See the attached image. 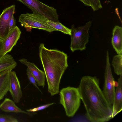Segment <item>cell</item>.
<instances>
[{"label": "cell", "mask_w": 122, "mask_h": 122, "mask_svg": "<svg viewBox=\"0 0 122 122\" xmlns=\"http://www.w3.org/2000/svg\"><path fill=\"white\" fill-rule=\"evenodd\" d=\"M47 23L57 31H60L65 34L71 35V29L65 26L59 22H55L48 20L47 21Z\"/></svg>", "instance_id": "ac0fdd59"}, {"label": "cell", "mask_w": 122, "mask_h": 122, "mask_svg": "<svg viewBox=\"0 0 122 122\" xmlns=\"http://www.w3.org/2000/svg\"><path fill=\"white\" fill-rule=\"evenodd\" d=\"M26 71V74L30 83L32 84L40 92H41V91L38 87L35 78L28 68L27 69Z\"/></svg>", "instance_id": "ffe728a7"}, {"label": "cell", "mask_w": 122, "mask_h": 122, "mask_svg": "<svg viewBox=\"0 0 122 122\" xmlns=\"http://www.w3.org/2000/svg\"><path fill=\"white\" fill-rule=\"evenodd\" d=\"M21 32L17 26L11 30L3 40L2 50L3 55L7 54L16 45L19 39Z\"/></svg>", "instance_id": "9c48e42d"}, {"label": "cell", "mask_w": 122, "mask_h": 122, "mask_svg": "<svg viewBox=\"0 0 122 122\" xmlns=\"http://www.w3.org/2000/svg\"><path fill=\"white\" fill-rule=\"evenodd\" d=\"M106 61L104 83L103 92L108 103L112 105L115 92V82L111 71L108 51L107 52Z\"/></svg>", "instance_id": "52a82bcc"}, {"label": "cell", "mask_w": 122, "mask_h": 122, "mask_svg": "<svg viewBox=\"0 0 122 122\" xmlns=\"http://www.w3.org/2000/svg\"><path fill=\"white\" fill-rule=\"evenodd\" d=\"M15 102L8 98H5L0 104V109L2 111L6 112L21 113L32 115L34 113L26 112L21 110L17 106Z\"/></svg>", "instance_id": "9a60e30c"}, {"label": "cell", "mask_w": 122, "mask_h": 122, "mask_svg": "<svg viewBox=\"0 0 122 122\" xmlns=\"http://www.w3.org/2000/svg\"><path fill=\"white\" fill-rule=\"evenodd\" d=\"M3 40L0 39V58L3 55L2 50Z\"/></svg>", "instance_id": "cb8c5ba5"}, {"label": "cell", "mask_w": 122, "mask_h": 122, "mask_svg": "<svg viewBox=\"0 0 122 122\" xmlns=\"http://www.w3.org/2000/svg\"><path fill=\"white\" fill-rule=\"evenodd\" d=\"M83 2L86 6H91V5L89 0H79Z\"/></svg>", "instance_id": "d4e9b609"}, {"label": "cell", "mask_w": 122, "mask_h": 122, "mask_svg": "<svg viewBox=\"0 0 122 122\" xmlns=\"http://www.w3.org/2000/svg\"><path fill=\"white\" fill-rule=\"evenodd\" d=\"M112 43L118 55L122 54V28L116 25L113 30Z\"/></svg>", "instance_id": "4fadbf2b"}, {"label": "cell", "mask_w": 122, "mask_h": 122, "mask_svg": "<svg viewBox=\"0 0 122 122\" xmlns=\"http://www.w3.org/2000/svg\"><path fill=\"white\" fill-rule=\"evenodd\" d=\"M122 54L114 56L113 58L112 64L114 71L117 75L122 76Z\"/></svg>", "instance_id": "e0dca14e"}, {"label": "cell", "mask_w": 122, "mask_h": 122, "mask_svg": "<svg viewBox=\"0 0 122 122\" xmlns=\"http://www.w3.org/2000/svg\"><path fill=\"white\" fill-rule=\"evenodd\" d=\"M60 92V103L63 107L66 115L73 116L80 106L81 98L78 88L68 86Z\"/></svg>", "instance_id": "3957f363"}, {"label": "cell", "mask_w": 122, "mask_h": 122, "mask_svg": "<svg viewBox=\"0 0 122 122\" xmlns=\"http://www.w3.org/2000/svg\"><path fill=\"white\" fill-rule=\"evenodd\" d=\"M48 20L38 14L27 13L21 14L19 18V21L28 30L32 28H36L51 32L56 30L47 23Z\"/></svg>", "instance_id": "5b68a950"}, {"label": "cell", "mask_w": 122, "mask_h": 122, "mask_svg": "<svg viewBox=\"0 0 122 122\" xmlns=\"http://www.w3.org/2000/svg\"><path fill=\"white\" fill-rule=\"evenodd\" d=\"M15 20L13 15L11 19L9 25V30L10 32L15 26Z\"/></svg>", "instance_id": "603a6c76"}, {"label": "cell", "mask_w": 122, "mask_h": 122, "mask_svg": "<svg viewBox=\"0 0 122 122\" xmlns=\"http://www.w3.org/2000/svg\"><path fill=\"white\" fill-rule=\"evenodd\" d=\"M11 70H6L0 72V101L9 90L10 75Z\"/></svg>", "instance_id": "5bb4252c"}, {"label": "cell", "mask_w": 122, "mask_h": 122, "mask_svg": "<svg viewBox=\"0 0 122 122\" xmlns=\"http://www.w3.org/2000/svg\"><path fill=\"white\" fill-rule=\"evenodd\" d=\"M30 9L33 13L39 14L49 20L59 22L56 10L49 6L38 0H17Z\"/></svg>", "instance_id": "8992f818"}, {"label": "cell", "mask_w": 122, "mask_h": 122, "mask_svg": "<svg viewBox=\"0 0 122 122\" xmlns=\"http://www.w3.org/2000/svg\"><path fill=\"white\" fill-rule=\"evenodd\" d=\"M15 6L13 5L4 9L0 15V39H3L9 33L10 21L14 15Z\"/></svg>", "instance_id": "ba28073f"}, {"label": "cell", "mask_w": 122, "mask_h": 122, "mask_svg": "<svg viewBox=\"0 0 122 122\" xmlns=\"http://www.w3.org/2000/svg\"><path fill=\"white\" fill-rule=\"evenodd\" d=\"M17 64L11 55L7 54L3 55L0 58V72L6 70H12Z\"/></svg>", "instance_id": "2e32d148"}, {"label": "cell", "mask_w": 122, "mask_h": 122, "mask_svg": "<svg viewBox=\"0 0 122 122\" xmlns=\"http://www.w3.org/2000/svg\"><path fill=\"white\" fill-rule=\"evenodd\" d=\"M18 120L8 115L0 114V122H18Z\"/></svg>", "instance_id": "d6986e66"}, {"label": "cell", "mask_w": 122, "mask_h": 122, "mask_svg": "<svg viewBox=\"0 0 122 122\" xmlns=\"http://www.w3.org/2000/svg\"><path fill=\"white\" fill-rule=\"evenodd\" d=\"M92 7L94 11L98 10L102 8V7L100 0H89Z\"/></svg>", "instance_id": "44dd1931"}, {"label": "cell", "mask_w": 122, "mask_h": 122, "mask_svg": "<svg viewBox=\"0 0 122 122\" xmlns=\"http://www.w3.org/2000/svg\"><path fill=\"white\" fill-rule=\"evenodd\" d=\"M39 56L47 82L48 91L51 96L59 92L61 77L68 66V56L63 51L49 49L43 43L39 46Z\"/></svg>", "instance_id": "7a4b0ae2"}, {"label": "cell", "mask_w": 122, "mask_h": 122, "mask_svg": "<svg viewBox=\"0 0 122 122\" xmlns=\"http://www.w3.org/2000/svg\"><path fill=\"white\" fill-rule=\"evenodd\" d=\"M118 82L112 106V118L120 112L122 109V76H120Z\"/></svg>", "instance_id": "7c38bea8"}, {"label": "cell", "mask_w": 122, "mask_h": 122, "mask_svg": "<svg viewBox=\"0 0 122 122\" xmlns=\"http://www.w3.org/2000/svg\"><path fill=\"white\" fill-rule=\"evenodd\" d=\"M92 22L89 21L83 26L76 28L73 25L71 26L70 49L72 52L79 50H85L86 45L89 41L88 31L92 25Z\"/></svg>", "instance_id": "277c9868"}, {"label": "cell", "mask_w": 122, "mask_h": 122, "mask_svg": "<svg viewBox=\"0 0 122 122\" xmlns=\"http://www.w3.org/2000/svg\"><path fill=\"white\" fill-rule=\"evenodd\" d=\"M9 91L13 101L15 103H19L22 97V93L20 81L14 71H11L10 72Z\"/></svg>", "instance_id": "30bf717a"}, {"label": "cell", "mask_w": 122, "mask_h": 122, "mask_svg": "<svg viewBox=\"0 0 122 122\" xmlns=\"http://www.w3.org/2000/svg\"><path fill=\"white\" fill-rule=\"evenodd\" d=\"M55 104L54 103H52L41 105L36 108L32 109H27L26 111L28 112H35L43 110Z\"/></svg>", "instance_id": "7402d4cb"}, {"label": "cell", "mask_w": 122, "mask_h": 122, "mask_svg": "<svg viewBox=\"0 0 122 122\" xmlns=\"http://www.w3.org/2000/svg\"><path fill=\"white\" fill-rule=\"evenodd\" d=\"M78 88L90 121L104 122L112 118V106L107 100L96 76L83 77Z\"/></svg>", "instance_id": "6da1fadb"}, {"label": "cell", "mask_w": 122, "mask_h": 122, "mask_svg": "<svg viewBox=\"0 0 122 122\" xmlns=\"http://www.w3.org/2000/svg\"><path fill=\"white\" fill-rule=\"evenodd\" d=\"M19 61L27 67L35 78L38 86L44 87L46 77L44 72L40 70L33 63L28 61L25 59L22 58Z\"/></svg>", "instance_id": "8fae6325"}]
</instances>
